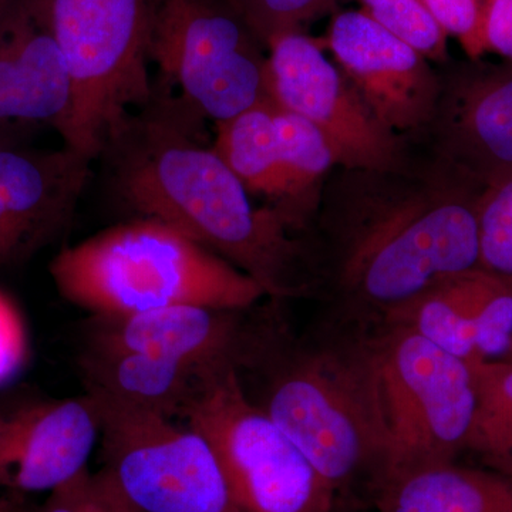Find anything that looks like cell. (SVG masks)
Wrapping results in <instances>:
<instances>
[{
  "instance_id": "cell-15",
  "label": "cell",
  "mask_w": 512,
  "mask_h": 512,
  "mask_svg": "<svg viewBox=\"0 0 512 512\" xmlns=\"http://www.w3.org/2000/svg\"><path fill=\"white\" fill-rule=\"evenodd\" d=\"M99 439L90 394L20 409L3 419L0 484L16 493H50L89 471Z\"/></svg>"
},
{
  "instance_id": "cell-9",
  "label": "cell",
  "mask_w": 512,
  "mask_h": 512,
  "mask_svg": "<svg viewBox=\"0 0 512 512\" xmlns=\"http://www.w3.org/2000/svg\"><path fill=\"white\" fill-rule=\"evenodd\" d=\"M255 40L229 0H154L150 59L188 106L217 123L269 99Z\"/></svg>"
},
{
  "instance_id": "cell-24",
  "label": "cell",
  "mask_w": 512,
  "mask_h": 512,
  "mask_svg": "<svg viewBox=\"0 0 512 512\" xmlns=\"http://www.w3.org/2000/svg\"><path fill=\"white\" fill-rule=\"evenodd\" d=\"M478 244L480 268L512 278V175L481 194Z\"/></svg>"
},
{
  "instance_id": "cell-31",
  "label": "cell",
  "mask_w": 512,
  "mask_h": 512,
  "mask_svg": "<svg viewBox=\"0 0 512 512\" xmlns=\"http://www.w3.org/2000/svg\"><path fill=\"white\" fill-rule=\"evenodd\" d=\"M15 2L16 0H0V22L8 15L10 8H12Z\"/></svg>"
},
{
  "instance_id": "cell-10",
  "label": "cell",
  "mask_w": 512,
  "mask_h": 512,
  "mask_svg": "<svg viewBox=\"0 0 512 512\" xmlns=\"http://www.w3.org/2000/svg\"><path fill=\"white\" fill-rule=\"evenodd\" d=\"M268 46L269 99L318 127L332 147L336 165L349 171L400 168L399 138L375 119L315 40L291 32L274 37Z\"/></svg>"
},
{
  "instance_id": "cell-32",
  "label": "cell",
  "mask_w": 512,
  "mask_h": 512,
  "mask_svg": "<svg viewBox=\"0 0 512 512\" xmlns=\"http://www.w3.org/2000/svg\"><path fill=\"white\" fill-rule=\"evenodd\" d=\"M18 508L12 500H0V512H16Z\"/></svg>"
},
{
  "instance_id": "cell-12",
  "label": "cell",
  "mask_w": 512,
  "mask_h": 512,
  "mask_svg": "<svg viewBox=\"0 0 512 512\" xmlns=\"http://www.w3.org/2000/svg\"><path fill=\"white\" fill-rule=\"evenodd\" d=\"M72 83L50 25L47 0H16L0 22V148L43 127L62 133Z\"/></svg>"
},
{
  "instance_id": "cell-8",
  "label": "cell",
  "mask_w": 512,
  "mask_h": 512,
  "mask_svg": "<svg viewBox=\"0 0 512 512\" xmlns=\"http://www.w3.org/2000/svg\"><path fill=\"white\" fill-rule=\"evenodd\" d=\"M185 423L220 458L241 512H329L338 495L284 430L249 396L237 367L202 380Z\"/></svg>"
},
{
  "instance_id": "cell-4",
  "label": "cell",
  "mask_w": 512,
  "mask_h": 512,
  "mask_svg": "<svg viewBox=\"0 0 512 512\" xmlns=\"http://www.w3.org/2000/svg\"><path fill=\"white\" fill-rule=\"evenodd\" d=\"M50 275L60 295L93 318L175 305L248 311L266 296L237 266L178 229L144 217L64 248Z\"/></svg>"
},
{
  "instance_id": "cell-23",
  "label": "cell",
  "mask_w": 512,
  "mask_h": 512,
  "mask_svg": "<svg viewBox=\"0 0 512 512\" xmlns=\"http://www.w3.org/2000/svg\"><path fill=\"white\" fill-rule=\"evenodd\" d=\"M362 3L363 12L421 56L441 59L446 55V32L424 0H362Z\"/></svg>"
},
{
  "instance_id": "cell-36",
  "label": "cell",
  "mask_w": 512,
  "mask_h": 512,
  "mask_svg": "<svg viewBox=\"0 0 512 512\" xmlns=\"http://www.w3.org/2000/svg\"><path fill=\"white\" fill-rule=\"evenodd\" d=\"M508 359H512V353H511V356H510V357H508Z\"/></svg>"
},
{
  "instance_id": "cell-6",
  "label": "cell",
  "mask_w": 512,
  "mask_h": 512,
  "mask_svg": "<svg viewBox=\"0 0 512 512\" xmlns=\"http://www.w3.org/2000/svg\"><path fill=\"white\" fill-rule=\"evenodd\" d=\"M72 110L64 146L94 160L111 133L153 94L148 76L154 0H47Z\"/></svg>"
},
{
  "instance_id": "cell-21",
  "label": "cell",
  "mask_w": 512,
  "mask_h": 512,
  "mask_svg": "<svg viewBox=\"0 0 512 512\" xmlns=\"http://www.w3.org/2000/svg\"><path fill=\"white\" fill-rule=\"evenodd\" d=\"M274 107L285 183V210L293 227L301 228L305 218L302 197L336 165L335 154L328 140L311 121L281 109L275 103Z\"/></svg>"
},
{
  "instance_id": "cell-17",
  "label": "cell",
  "mask_w": 512,
  "mask_h": 512,
  "mask_svg": "<svg viewBox=\"0 0 512 512\" xmlns=\"http://www.w3.org/2000/svg\"><path fill=\"white\" fill-rule=\"evenodd\" d=\"M454 170L483 188L512 175V67L467 76L448 101Z\"/></svg>"
},
{
  "instance_id": "cell-13",
  "label": "cell",
  "mask_w": 512,
  "mask_h": 512,
  "mask_svg": "<svg viewBox=\"0 0 512 512\" xmlns=\"http://www.w3.org/2000/svg\"><path fill=\"white\" fill-rule=\"evenodd\" d=\"M90 163L66 146L0 148V268L25 262L69 227Z\"/></svg>"
},
{
  "instance_id": "cell-16",
  "label": "cell",
  "mask_w": 512,
  "mask_h": 512,
  "mask_svg": "<svg viewBox=\"0 0 512 512\" xmlns=\"http://www.w3.org/2000/svg\"><path fill=\"white\" fill-rule=\"evenodd\" d=\"M505 313V276L477 268L448 276L379 320L406 326L473 365L493 355Z\"/></svg>"
},
{
  "instance_id": "cell-25",
  "label": "cell",
  "mask_w": 512,
  "mask_h": 512,
  "mask_svg": "<svg viewBox=\"0 0 512 512\" xmlns=\"http://www.w3.org/2000/svg\"><path fill=\"white\" fill-rule=\"evenodd\" d=\"M333 0H229L258 40L266 45L274 37L296 32L303 20L311 18Z\"/></svg>"
},
{
  "instance_id": "cell-19",
  "label": "cell",
  "mask_w": 512,
  "mask_h": 512,
  "mask_svg": "<svg viewBox=\"0 0 512 512\" xmlns=\"http://www.w3.org/2000/svg\"><path fill=\"white\" fill-rule=\"evenodd\" d=\"M370 501L377 512H512V478L448 461L387 478Z\"/></svg>"
},
{
  "instance_id": "cell-20",
  "label": "cell",
  "mask_w": 512,
  "mask_h": 512,
  "mask_svg": "<svg viewBox=\"0 0 512 512\" xmlns=\"http://www.w3.org/2000/svg\"><path fill=\"white\" fill-rule=\"evenodd\" d=\"M212 147L249 194L264 195L278 202L276 208L289 220L285 210V183L276 134L275 107L271 99L217 123V138Z\"/></svg>"
},
{
  "instance_id": "cell-14",
  "label": "cell",
  "mask_w": 512,
  "mask_h": 512,
  "mask_svg": "<svg viewBox=\"0 0 512 512\" xmlns=\"http://www.w3.org/2000/svg\"><path fill=\"white\" fill-rule=\"evenodd\" d=\"M244 311L204 305H175L119 318H93L89 349L109 353H143L210 373L241 367L254 323Z\"/></svg>"
},
{
  "instance_id": "cell-11",
  "label": "cell",
  "mask_w": 512,
  "mask_h": 512,
  "mask_svg": "<svg viewBox=\"0 0 512 512\" xmlns=\"http://www.w3.org/2000/svg\"><path fill=\"white\" fill-rule=\"evenodd\" d=\"M329 49L384 128L397 136L433 121L441 89L426 57L366 12L349 10L336 16L329 30Z\"/></svg>"
},
{
  "instance_id": "cell-28",
  "label": "cell",
  "mask_w": 512,
  "mask_h": 512,
  "mask_svg": "<svg viewBox=\"0 0 512 512\" xmlns=\"http://www.w3.org/2000/svg\"><path fill=\"white\" fill-rule=\"evenodd\" d=\"M103 508L96 478L90 471L70 483L50 491L42 507L35 512H100Z\"/></svg>"
},
{
  "instance_id": "cell-2",
  "label": "cell",
  "mask_w": 512,
  "mask_h": 512,
  "mask_svg": "<svg viewBox=\"0 0 512 512\" xmlns=\"http://www.w3.org/2000/svg\"><path fill=\"white\" fill-rule=\"evenodd\" d=\"M365 183L325 218V276L336 318L372 323L448 276L480 268L484 188L461 173L430 180L360 171Z\"/></svg>"
},
{
  "instance_id": "cell-22",
  "label": "cell",
  "mask_w": 512,
  "mask_h": 512,
  "mask_svg": "<svg viewBox=\"0 0 512 512\" xmlns=\"http://www.w3.org/2000/svg\"><path fill=\"white\" fill-rule=\"evenodd\" d=\"M474 413L467 450L507 467L512 458V359L473 363Z\"/></svg>"
},
{
  "instance_id": "cell-35",
  "label": "cell",
  "mask_w": 512,
  "mask_h": 512,
  "mask_svg": "<svg viewBox=\"0 0 512 512\" xmlns=\"http://www.w3.org/2000/svg\"><path fill=\"white\" fill-rule=\"evenodd\" d=\"M100 512H111L109 505H107L106 501H104L103 508H101Z\"/></svg>"
},
{
  "instance_id": "cell-7",
  "label": "cell",
  "mask_w": 512,
  "mask_h": 512,
  "mask_svg": "<svg viewBox=\"0 0 512 512\" xmlns=\"http://www.w3.org/2000/svg\"><path fill=\"white\" fill-rule=\"evenodd\" d=\"M87 394L100 419L94 478L111 512H241L204 434L183 420Z\"/></svg>"
},
{
  "instance_id": "cell-1",
  "label": "cell",
  "mask_w": 512,
  "mask_h": 512,
  "mask_svg": "<svg viewBox=\"0 0 512 512\" xmlns=\"http://www.w3.org/2000/svg\"><path fill=\"white\" fill-rule=\"evenodd\" d=\"M202 116L154 83L146 106L104 144L114 191L127 207L183 232L255 279L272 299L311 286L308 251L275 207L256 208L249 191L201 137Z\"/></svg>"
},
{
  "instance_id": "cell-33",
  "label": "cell",
  "mask_w": 512,
  "mask_h": 512,
  "mask_svg": "<svg viewBox=\"0 0 512 512\" xmlns=\"http://www.w3.org/2000/svg\"><path fill=\"white\" fill-rule=\"evenodd\" d=\"M505 471H508V477L512 478V458L510 463L507 464V467H505Z\"/></svg>"
},
{
  "instance_id": "cell-3",
  "label": "cell",
  "mask_w": 512,
  "mask_h": 512,
  "mask_svg": "<svg viewBox=\"0 0 512 512\" xmlns=\"http://www.w3.org/2000/svg\"><path fill=\"white\" fill-rule=\"evenodd\" d=\"M241 370L264 376L258 403L311 461L338 498L370 497L380 470V431L366 323L328 318L295 339L274 318L256 323ZM249 394V393H248Z\"/></svg>"
},
{
  "instance_id": "cell-34",
  "label": "cell",
  "mask_w": 512,
  "mask_h": 512,
  "mask_svg": "<svg viewBox=\"0 0 512 512\" xmlns=\"http://www.w3.org/2000/svg\"><path fill=\"white\" fill-rule=\"evenodd\" d=\"M2 437H3V419L0 417V444H2Z\"/></svg>"
},
{
  "instance_id": "cell-29",
  "label": "cell",
  "mask_w": 512,
  "mask_h": 512,
  "mask_svg": "<svg viewBox=\"0 0 512 512\" xmlns=\"http://www.w3.org/2000/svg\"><path fill=\"white\" fill-rule=\"evenodd\" d=\"M484 43L512 62V0H488L484 18Z\"/></svg>"
},
{
  "instance_id": "cell-30",
  "label": "cell",
  "mask_w": 512,
  "mask_h": 512,
  "mask_svg": "<svg viewBox=\"0 0 512 512\" xmlns=\"http://www.w3.org/2000/svg\"><path fill=\"white\" fill-rule=\"evenodd\" d=\"M363 511V503H359V501H349L342 500V498H338L333 504V507L330 508L329 512H362Z\"/></svg>"
},
{
  "instance_id": "cell-27",
  "label": "cell",
  "mask_w": 512,
  "mask_h": 512,
  "mask_svg": "<svg viewBox=\"0 0 512 512\" xmlns=\"http://www.w3.org/2000/svg\"><path fill=\"white\" fill-rule=\"evenodd\" d=\"M29 336L15 301L0 291V387L19 376L28 362Z\"/></svg>"
},
{
  "instance_id": "cell-5",
  "label": "cell",
  "mask_w": 512,
  "mask_h": 512,
  "mask_svg": "<svg viewBox=\"0 0 512 512\" xmlns=\"http://www.w3.org/2000/svg\"><path fill=\"white\" fill-rule=\"evenodd\" d=\"M366 345L380 431L373 493L387 478L467 450L476 397L470 363L406 326L367 323Z\"/></svg>"
},
{
  "instance_id": "cell-26",
  "label": "cell",
  "mask_w": 512,
  "mask_h": 512,
  "mask_svg": "<svg viewBox=\"0 0 512 512\" xmlns=\"http://www.w3.org/2000/svg\"><path fill=\"white\" fill-rule=\"evenodd\" d=\"M446 35L457 37L471 59L483 56L484 18L488 0H424Z\"/></svg>"
},
{
  "instance_id": "cell-37",
  "label": "cell",
  "mask_w": 512,
  "mask_h": 512,
  "mask_svg": "<svg viewBox=\"0 0 512 512\" xmlns=\"http://www.w3.org/2000/svg\"><path fill=\"white\" fill-rule=\"evenodd\" d=\"M16 512H20L19 508H18V511H16Z\"/></svg>"
},
{
  "instance_id": "cell-18",
  "label": "cell",
  "mask_w": 512,
  "mask_h": 512,
  "mask_svg": "<svg viewBox=\"0 0 512 512\" xmlns=\"http://www.w3.org/2000/svg\"><path fill=\"white\" fill-rule=\"evenodd\" d=\"M82 370L87 392L177 420H184L208 375L161 357L96 350L84 353Z\"/></svg>"
}]
</instances>
